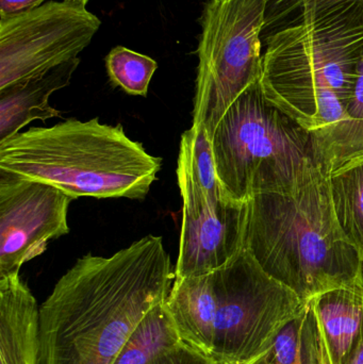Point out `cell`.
Returning <instances> with one entry per match:
<instances>
[{
  "instance_id": "obj_20",
  "label": "cell",
  "mask_w": 363,
  "mask_h": 364,
  "mask_svg": "<svg viewBox=\"0 0 363 364\" xmlns=\"http://www.w3.org/2000/svg\"><path fill=\"white\" fill-rule=\"evenodd\" d=\"M106 68L114 87H121L129 95L146 97L158 63L148 55L117 46L107 55Z\"/></svg>"
},
{
  "instance_id": "obj_10",
  "label": "cell",
  "mask_w": 363,
  "mask_h": 364,
  "mask_svg": "<svg viewBox=\"0 0 363 364\" xmlns=\"http://www.w3.org/2000/svg\"><path fill=\"white\" fill-rule=\"evenodd\" d=\"M183 222L175 279L207 275L227 264L243 248L244 203L212 201L177 168Z\"/></svg>"
},
{
  "instance_id": "obj_3",
  "label": "cell",
  "mask_w": 363,
  "mask_h": 364,
  "mask_svg": "<svg viewBox=\"0 0 363 364\" xmlns=\"http://www.w3.org/2000/svg\"><path fill=\"white\" fill-rule=\"evenodd\" d=\"M264 41V97L310 132L342 121L363 53L362 6H338Z\"/></svg>"
},
{
  "instance_id": "obj_5",
  "label": "cell",
  "mask_w": 363,
  "mask_h": 364,
  "mask_svg": "<svg viewBox=\"0 0 363 364\" xmlns=\"http://www.w3.org/2000/svg\"><path fill=\"white\" fill-rule=\"evenodd\" d=\"M210 140L224 200L293 192L320 168L313 134L264 97L260 80L230 105Z\"/></svg>"
},
{
  "instance_id": "obj_21",
  "label": "cell",
  "mask_w": 363,
  "mask_h": 364,
  "mask_svg": "<svg viewBox=\"0 0 363 364\" xmlns=\"http://www.w3.org/2000/svg\"><path fill=\"white\" fill-rule=\"evenodd\" d=\"M350 4H359L363 8V0H268L262 36L266 40L283 28L315 18Z\"/></svg>"
},
{
  "instance_id": "obj_7",
  "label": "cell",
  "mask_w": 363,
  "mask_h": 364,
  "mask_svg": "<svg viewBox=\"0 0 363 364\" xmlns=\"http://www.w3.org/2000/svg\"><path fill=\"white\" fill-rule=\"evenodd\" d=\"M213 278L217 307L210 359L217 364L255 363L306 303L268 275L245 248Z\"/></svg>"
},
{
  "instance_id": "obj_23",
  "label": "cell",
  "mask_w": 363,
  "mask_h": 364,
  "mask_svg": "<svg viewBox=\"0 0 363 364\" xmlns=\"http://www.w3.org/2000/svg\"><path fill=\"white\" fill-rule=\"evenodd\" d=\"M46 0H0V17L11 16L38 8Z\"/></svg>"
},
{
  "instance_id": "obj_15",
  "label": "cell",
  "mask_w": 363,
  "mask_h": 364,
  "mask_svg": "<svg viewBox=\"0 0 363 364\" xmlns=\"http://www.w3.org/2000/svg\"><path fill=\"white\" fill-rule=\"evenodd\" d=\"M311 134L315 160L328 175L363 159V53L345 119Z\"/></svg>"
},
{
  "instance_id": "obj_24",
  "label": "cell",
  "mask_w": 363,
  "mask_h": 364,
  "mask_svg": "<svg viewBox=\"0 0 363 364\" xmlns=\"http://www.w3.org/2000/svg\"><path fill=\"white\" fill-rule=\"evenodd\" d=\"M349 364H363V336L362 341H360L359 346H358L357 350L354 353Z\"/></svg>"
},
{
  "instance_id": "obj_22",
  "label": "cell",
  "mask_w": 363,
  "mask_h": 364,
  "mask_svg": "<svg viewBox=\"0 0 363 364\" xmlns=\"http://www.w3.org/2000/svg\"><path fill=\"white\" fill-rule=\"evenodd\" d=\"M148 364H217L208 357L180 343L153 359Z\"/></svg>"
},
{
  "instance_id": "obj_12",
  "label": "cell",
  "mask_w": 363,
  "mask_h": 364,
  "mask_svg": "<svg viewBox=\"0 0 363 364\" xmlns=\"http://www.w3.org/2000/svg\"><path fill=\"white\" fill-rule=\"evenodd\" d=\"M0 364H40V307L19 274L0 277Z\"/></svg>"
},
{
  "instance_id": "obj_18",
  "label": "cell",
  "mask_w": 363,
  "mask_h": 364,
  "mask_svg": "<svg viewBox=\"0 0 363 364\" xmlns=\"http://www.w3.org/2000/svg\"><path fill=\"white\" fill-rule=\"evenodd\" d=\"M254 364H319L308 303L287 323L266 355Z\"/></svg>"
},
{
  "instance_id": "obj_6",
  "label": "cell",
  "mask_w": 363,
  "mask_h": 364,
  "mask_svg": "<svg viewBox=\"0 0 363 364\" xmlns=\"http://www.w3.org/2000/svg\"><path fill=\"white\" fill-rule=\"evenodd\" d=\"M268 0H207L200 16L192 128L212 136L230 105L260 80Z\"/></svg>"
},
{
  "instance_id": "obj_1",
  "label": "cell",
  "mask_w": 363,
  "mask_h": 364,
  "mask_svg": "<svg viewBox=\"0 0 363 364\" xmlns=\"http://www.w3.org/2000/svg\"><path fill=\"white\" fill-rule=\"evenodd\" d=\"M174 279L153 235L111 257H81L40 307V364H113Z\"/></svg>"
},
{
  "instance_id": "obj_14",
  "label": "cell",
  "mask_w": 363,
  "mask_h": 364,
  "mask_svg": "<svg viewBox=\"0 0 363 364\" xmlns=\"http://www.w3.org/2000/svg\"><path fill=\"white\" fill-rule=\"evenodd\" d=\"M79 63L80 60L77 58L44 74L0 90V142L19 134L32 121L61 117V112L49 105V97L70 85Z\"/></svg>"
},
{
  "instance_id": "obj_4",
  "label": "cell",
  "mask_w": 363,
  "mask_h": 364,
  "mask_svg": "<svg viewBox=\"0 0 363 364\" xmlns=\"http://www.w3.org/2000/svg\"><path fill=\"white\" fill-rule=\"evenodd\" d=\"M162 159L131 140L123 126L68 119L0 142V170L59 188L72 199H144Z\"/></svg>"
},
{
  "instance_id": "obj_26",
  "label": "cell",
  "mask_w": 363,
  "mask_h": 364,
  "mask_svg": "<svg viewBox=\"0 0 363 364\" xmlns=\"http://www.w3.org/2000/svg\"><path fill=\"white\" fill-rule=\"evenodd\" d=\"M362 274H363V262H362Z\"/></svg>"
},
{
  "instance_id": "obj_13",
  "label": "cell",
  "mask_w": 363,
  "mask_h": 364,
  "mask_svg": "<svg viewBox=\"0 0 363 364\" xmlns=\"http://www.w3.org/2000/svg\"><path fill=\"white\" fill-rule=\"evenodd\" d=\"M164 305L181 343L210 358L217 307L213 273L174 279Z\"/></svg>"
},
{
  "instance_id": "obj_25",
  "label": "cell",
  "mask_w": 363,
  "mask_h": 364,
  "mask_svg": "<svg viewBox=\"0 0 363 364\" xmlns=\"http://www.w3.org/2000/svg\"><path fill=\"white\" fill-rule=\"evenodd\" d=\"M64 1L72 2V4H79V6H87L90 0H64Z\"/></svg>"
},
{
  "instance_id": "obj_11",
  "label": "cell",
  "mask_w": 363,
  "mask_h": 364,
  "mask_svg": "<svg viewBox=\"0 0 363 364\" xmlns=\"http://www.w3.org/2000/svg\"><path fill=\"white\" fill-rule=\"evenodd\" d=\"M319 364H349L363 336V274L307 301Z\"/></svg>"
},
{
  "instance_id": "obj_2",
  "label": "cell",
  "mask_w": 363,
  "mask_h": 364,
  "mask_svg": "<svg viewBox=\"0 0 363 364\" xmlns=\"http://www.w3.org/2000/svg\"><path fill=\"white\" fill-rule=\"evenodd\" d=\"M243 248L304 301L362 272L359 252L339 226L330 175L321 166L293 192L260 193L245 201Z\"/></svg>"
},
{
  "instance_id": "obj_9",
  "label": "cell",
  "mask_w": 363,
  "mask_h": 364,
  "mask_svg": "<svg viewBox=\"0 0 363 364\" xmlns=\"http://www.w3.org/2000/svg\"><path fill=\"white\" fill-rule=\"evenodd\" d=\"M72 200L50 184L0 170V277L19 274L48 242L70 233Z\"/></svg>"
},
{
  "instance_id": "obj_19",
  "label": "cell",
  "mask_w": 363,
  "mask_h": 364,
  "mask_svg": "<svg viewBox=\"0 0 363 364\" xmlns=\"http://www.w3.org/2000/svg\"><path fill=\"white\" fill-rule=\"evenodd\" d=\"M177 168L185 171L210 200H221L212 146L206 130L191 127L183 132Z\"/></svg>"
},
{
  "instance_id": "obj_16",
  "label": "cell",
  "mask_w": 363,
  "mask_h": 364,
  "mask_svg": "<svg viewBox=\"0 0 363 364\" xmlns=\"http://www.w3.org/2000/svg\"><path fill=\"white\" fill-rule=\"evenodd\" d=\"M330 186L339 226L363 262V159L330 174Z\"/></svg>"
},
{
  "instance_id": "obj_17",
  "label": "cell",
  "mask_w": 363,
  "mask_h": 364,
  "mask_svg": "<svg viewBox=\"0 0 363 364\" xmlns=\"http://www.w3.org/2000/svg\"><path fill=\"white\" fill-rule=\"evenodd\" d=\"M164 303L147 314L113 364H148L181 343Z\"/></svg>"
},
{
  "instance_id": "obj_8",
  "label": "cell",
  "mask_w": 363,
  "mask_h": 364,
  "mask_svg": "<svg viewBox=\"0 0 363 364\" xmlns=\"http://www.w3.org/2000/svg\"><path fill=\"white\" fill-rule=\"evenodd\" d=\"M100 26L87 6L64 0L0 17V90L77 59Z\"/></svg>"
}]
</instances>
